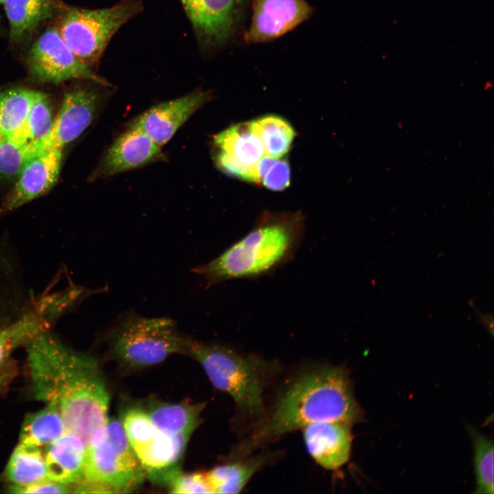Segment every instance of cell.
I'll return each mask as SVG.
<instances>
[{
  "mask_svg": "<svg viewBox=\"0 0 494 494\" xmlns=\"http://www.w3.org/2000/svg\"><path fill=\"white\" fill-rule=\"evenodd\" d=\"M200 41L205 46L224 44L231 36L243 0H180Z\"/></svg>",
  "mask_w": 494,
  "mask_h": 494,
  "instance_id": "13",
  "label": "cell"
},
{
  "mask_svg": "<svg viewBox=\"0 0 494 494\" xmlns=\"http://www.w3.org/2000/svg\"><path fill=\"white\" fill-rule=\"evenodd\" d=\"M3 137H2L1 135H0V139H1V138H3Z\"/></svg>",
  "mask_w": 494,
  "mask_h": 494,
  "instance_id": "36",
  "label": "cell"
},
{
  "mask_svg": "<svg viewBox=\"0 0 494 494\" xmlns=\"http://www.w3.org/2000/svg\"><path fill=\"white\" fill-rule=\"evenodd\" d=\"M62 150H47L32 157L0 208V215L12 211L44 195L56 183L62 165Z\"/></svg>",
  "mask_w": 494,
  "mask_h": 494,
  "instance_id": "14",
  "label": "cell"
},
{
  "mask_svg": "<svg viewBox=\"0 0 494 494\" xmlns=\"http://www.w3.org/2000/svg\"><path fill=\"white\" fill-rule=\"evenodd\" d=\"M121 423L132 449L146 443L158 431L145 410L139 407L126 409L123 413Z\"/></svg>",
  "mask_w": 494,
  "mask_h": 494,
  "instance_id": "30",
  "label": "cell"
},
{
  "mask_svg": "<svg viewBox=\"0 0 494 494\" xmlns=\"http://www.w3.org/2000/svg\"><path fill=\"white\" fill-rule=\"evenodd\" d=\"M55 116L49 95L36 91L23 127L11 138L38 154L44 151Z\"/></svg>",
  "mask_w": 494,
  "mask_h": 494,
  "instance_id": "22",
  "label": "cell"
},
{
  "mask_svg": "<svg viewBox=\"0 0 494 494\" xmlns=\"http://www.w3.org/2000/svg\"><path fill=\"white\" fill-rule=\"evenodd\" d=\"M261 183L272 191H282L290 183V168L284 159L277 158L263 176Z\"/></svg>",
  "mask_w": 494,
  "mask_h": 494,
  "instance_id": "32",
  "label": "cell"
},
{
  "mask_svg": "<svg viewBox=\"0 0 494 494\" xmlns=\"http://www.w3.org/2000/svg\"><path fill=\"white\" fill-rule=\"evenodd\" d=\"M188 338L168 318L130 314L109 331L110 352L124 367L139 369L158 364L172 355L185 354Z\"/></svg>",
  "mask_w": 494,
  "mask_h": 494,
  "instance_id": "6",
  "label": "cell"
},
{
  "mask_svg": "<svg viewBox=\"0 0 494 494\" xmlns=\"http://www.w3.org/2000/svg\"><path fill=\"white\" fill-rule=\"evenodd\" d=\"M475 314L478 316L479 322L491 333H493V317L491 314H482L478 309H475Z\"/></svg>",
  "mask_w": 494,
  "mask_h": 494,
  "instance_id": "34",
  "label": "cell"
},
{
  "mask_svg": "<svg viewBox=\"0 0 494 494\" xmlns=\"http://www.w3.org/2000/svg\"><path fill=\"white\" fill-rule=\"evenodd\" d=\"M279 454L262 452L256 456L232 459L205 472L215 493H238L259 471L274 461Z\"/></svg>",
  "mask_w": 494,
  "mask_h": 494,
  "instance_id": "21",
  "label": "cell"
},
{
  "mask_svg": "<svg viewBox=\"0 0 494 494\" xmlns=\"http://www.w3.org/2000/svg\"><path fill=\"white\" fill-rule=\"evenodd\" d=\"M67 431L60 413L54 407L47 405L45 408L25 418L22 425L19 443L45 451Z\"/></svg>",
  "mask_w": 494,
  "mask_h": 494,
  "instance_id": "24",
  "label": "cell"
},
{
  "mask_svg": "<svg viewBox=\"0 0 494 494\" xmlns=\"http://www.w3.org/2000/svg\"><path fill=\"white\" fill-rule=\"evenodd\" d=\"M5 473L14 486L29 485L48 478L45 451L19 443L11 454Z\"/></svg>",
  "mask_w": 494,
  "mask_h": 494,
  "instance_id": "25",
  "label": "cell"
},
{
  "mask_svg": "<svg viewBox=\"0 0 494 494\" xmlns=\"http://www.w3.org/2000/svg\"><path fill=\"white\" fill-rule=\"evenodd\" d=\"M37 399L54 407L86 447L108 420L109 393L97 361L45 331L26 344Z\"/></svg>",
  "mask_w": 494,
  "mask_h": 494,
  "instance_id": "1",
  "label": "cell"
},
{
  "mask_svg": "<svg viewBox=\"0 0 494 494\" xmlns=\"http://www.w3.org/2000/svg\"><path fill=\"white\" fill-rule=\"evenodd\" d=\"M86 446L77 435L67 431L45 451L47 478L75 486L83 478Z\"/></svg>",
  "mask_w": 494,
  "mask_h": 494,
  "instance_id": "19",
  "label": "cell"
},
{
  "mask_svg": "<svg viewBox=\"0 0 494 494\" xmlns=\"http://www.w3.org/2000/svg\"><path fill=\"white\" fill-rule=\"evenodd\" d=\"M165 485L172 493H213L206 473L196 472L184 473L180 470L174 473L166 482Z\"/></svg>",
  "mask_w": 494,
  "mask_h": 494,
  "instance_id": "31",
  "label": "cell"
},
{
  "mask_svg": "<svg viewBox=\"0 0 494 494\" xmlns=\"http://www.w3.org/2000/svg\"><path fill=\"white\" fill-rule=\"evenodd\" d=\"M352 425L340 421L309 424L303 430L307 451L313 460L327 470H336L350 458Z\"/></svg>",
  "mask_w": 494,
  "mask_h": 494,
  "instance_id": "16",
  "label": "cell"
},
{
  "mask_svg": "<svg viewBox=\"0 0 494 494\" xmlns=\"http://www.w3.org/2000/svg\"><path fill=\"white\" fill-rule=\"evenodd\" d=\"M300 213H268L219 256L193 268L210 288L235 279H255L274 272L295 256L304 237Z\"/></svg>",
  "mask_w": 494,
  "mask_h": 494,
  "instance_id": "3",
  "label": "cell"
},
{
  "mask_svg": "<svg viewBox=\"0 0 494 494\" xmlns=\"http://www.w3.org/2000/svg\"><path fill=\"white\" fill-rule=\"evenodd\" d=\"M62 307L59 301H44L36 309L0 329V384L5 379L7 364L12 352L47 331L51 319Z\"/></svg>",
  "mask_w": 494,
  "mask_h": 494,
  "instance_id": "18",
  "label": "cell"
},
{
  "mask_svg": "<svg viewBox=\"0 0 494 494\" xmlns=\"http://www.w3.org/2000/svg\"><path fill=\"white\" fill-rule=\"evenodd\" d=\"M474 454L473 464L478 493H491L493 486V443L477 432H471Z\"/></svg>",
  "mask_w": 494,
  "mask_h": 494,
  "instance_id": "28",
  "label": "cell"
},
{
  "mask_svg": "<svg viewBox=\"0 0 494 494\" xmlns=\"http://www.w3.org/2000/svg\"><path fill=\"white\" fill-rule=\"evenodd\" d=\"M161 148L140 128L130 125L107 150L91 177L113 176L163 159Z\"/></svg>",
  "mask_w": 494,
  "mask_h": 494,
  "instance_id": "11",
  "label": "cell"
},
{
  "mask_svg": "<svg viewBox=\"0 0 494 494\" xmlns=\"http://www.w3.org/2000/svg\"><path fill=\"white\" fill-rule=\"evenodd\" d=\"M0 23H1V22H0ZM1 25H0V33H1Z\"/></svg>",
  "mask_w": 494,
  "mask_h": 494,
  "instance_id": "37",
  "label": "cell"
},
{
  "mask_svg": "<svg viewBox=\"0 0 494 494\" xmlns=\"http://www.w3.org/2000/svg\"><path fill=\"white\" fill-rule=\"evenodd\" d=\"M204 403L152 401L145 409L154 426L167 434H190L198 427Z\"/></svg>",
  "mask_w": 494,
  "mask_h": 494,
  "instance_id": "23",
  "label": "cell"
},
{
  "mask_svg": "<svg viewBox=\"0 0 494 494\" xmlns=\"http://www.w3.org/2000/svg\"><path fill=\"white\" fill-rule=\"evenodd\" d=\"M145 473L121 421L108 420L86 447L83 478L78 493H123L136 489Z\"/></svg>",
  "mask_w": 494,
  "mask_h": 494,
  "instance_id": "5",
  "label": "cell"
},
{
  "mask_svg": "<svg viewBox=\"0 0 494 494\" xmlns=\"http://www.w3.org/2000/svg\"><path fill=\"white\" fill-rule=\"evenodd\" d=\"M190 434H167L157 431L144 444L133 449L145 474L154 482L165 484L179 469Z\"/></svg>",
  "mask_w": 494,
  "mask_h": 494,
  "instance_id": "17",
  "label": "cell"
},
{
  "mask_svg": "<svg viewBox=\"0 0 494 494\" xmlns=\"http://www.w3.org/2000/svg\"><path fill=\"white\" fill-rule=\"evenodd\" d=\"M36 91L16 87L0 92V135L11 138L21 130Z\"/></svg>",
  "mask_w": 494,
  "mask_h": 494,
  "instance_id": "26",
  "label": "cell"
},
{
  "mask_svg": "<svg viewBox=\"0 0 494 494\" xmlns=\"http://www.w3.org/2000/svg\"><path fill=\"white\" fill-rule=\"evenodd\" d=\"M254 121L266 155L275 158L284 156L295 137L290 124L277 115H266Z\"/></svg>",
  "mask_w": 494,
  "mask_h": 494,
  "instance_id": "27",
  "label": "cell"
},
{
  "mask_svg": "<svg viewBox=\"0 0 494 494\" xmlns=\"http://www.w3.org/2000/svg\"><path fill=\"white\" fill-rule=\"evenodd\" d=\"M216 165L228 175L259 183L255 166L265 150L255 121L226 128L214 138Z\"/></svg>",
  "mask_w": 494,
  "mask_h": 494,
  "instance_id": "10",
  "label": "cell"
},
{
  "mask_svg": "<svg viewBox=\"0 0 494 494\" xmlns=\"http://www.w3.org/2000/svg\"><path fill=\"white\" fill-rule=\"evenodd\" d=\"M363 417L344 368L328 363L307 365L290 378L272 408L236 446L231 458L249 456L311 423L340 421L353 425Z\"/></svg>",
  "mask_w": 494,
  "mask_h": 494,
  "instance_id": "2",
  "label": "cell"
},
{
  "mask_svg": "<svg viewBox=\"0 0 494 494\" xmlns=\"http://www.w3.org/2000/svg\"><path fill=\"white\" fill-rule=\"evenodd\" d=\"M311 12L305 0H255L246 38L252 43L277 38L305 21Z\"/></svg>",
  "mask_w": 494,
  "mask_h": 494,
  "instance_id": "15",
  "label": "cell"
},
{
  "mask_svg": "<svg viewBox=\"0 0 494 494\" xmlns=\"http://www.w3.org/2000/svg\"><path fill=\"white\" fill-rule=\"evenodd\" d=\"M185 355L196 360L213 386L226 392L235 402L237 413L253 421L264 416L266 390L280 365L255 353L232 346L189 338Z\"/></svg>",
  "mask_w": 494,
  "mask_h": 494,
  "instance_id": "4",
  "label": "cell"
},
{
  "mask_svg": "<svg viewBox=\"0 0 494 494\" xmlns=\"http://www.w3.org/2000/svg\"><path fill=\"white\" fill-rule=\"evenodd\" d=\"M10 40L19 45L45 22L55 19L65 5L61 0H5Z\"/></svg>",
  "mask_w": 494,
  "mask_h": 494,
  "instance_id": "20",
  "label": "cell"
},
{
  "mask_svg": "<svg viewBox=\"0 0 494 494\" xmlns=\"http://www.w3.org/2000/svg\"><path fill=\"white\" fill-rule=\"evenodd\" d=\"M142 8L137 0H124L100 9L65 5L55 18L54 26L75 56L93 67L113 35Z\"/></svg>",
  "mask_w": 494,
  "mask_h": 494,
  "instance_id": "7",
  "label": "cell"
},
{
  "mask_svg": "<svg viewBox=\"0 0 494 494\" xmlns=\"http://www.w3.org/2000/svg\"><path fill=\"white\" fill-rule=\"evenodd\" d=\"M208 99V93L193 91L152 106L137 117L130 125L140 128L162 147Z\"/></svg>",
  "mask_w": 494,
  "mask_h": 494,
  "instance_id": "12",
  "label": "cell"
},
{
  "mask_svg": "<svg viewBox=\"0 0 494 494\" xmlns=\"http://www.w3.org/2000/svg\"><path fill=\"white\" fill-rule=\"evenodd\" d=\"M26 64L31 78L39 82L58 84L82 80L109 86L92 67L75 56L54 25L47 27L32 45Z\"/></svg>",
  "mask_w": 494,
  "mask_h": 494,
  "instance_id": "8",
  "label": "cell"
},
{
  "mask_svg": "<svg viewBox=\"0 0 494 494\" xmlns=\"http://www.w3.org/2000/svg\"><path fill=\"white\" fill-rule=\"evenodd\" d=\"M95 84L79 83L66 91L44 150L63 151L92 124L104 99Z\"/></svg>",
  "mask_w": 494,
  "mask_h": 494,
  "instance_id": "9",
  "label": "cell"
},
{
  "mask_svg": "<svg viewBox=\"0 0 494 494\" xmlns=\"http://www.w3.org/2000/svg\"><path fill=\"white\" fill-rule=\"evenodd\" d=\"M71 486L46 478L25 486L10 485L9 489L14 493H66Z\"/></svg>",
  "mask_w": 494,
  "mask_h": 494,
  "instance_id": "33",
  "label": "cell"
},
{
  "mask_svg": "<svg viewBox=\"0 0 494 494\" xmlns=\"http://www.w3.org/2000/svg\"><path fill=\"white\" fill-rule=\"evenodd\" d=\"M5 0H0V4H3Z\"/></svg>",
  "mask_w": 494,
  "mask_h": 494,
  "instance_id": "35",
  "label": "cell"
},
{
  "mask_svg": "<svg viewBox=\"0 0 494 494\" xmlns=\"http://www.w3.org/2000/svg\"><path fill=\"white\" fill-rule=\"evenodd\" d=\"M29 148L12 138L0 139V179L16 178L26 163L35 156Z\"/></svg>",
  "mask_w": 494,
  "mask_h": 494,
  "instance_id": "29",
  "label": "cell"
}]
</instances>
